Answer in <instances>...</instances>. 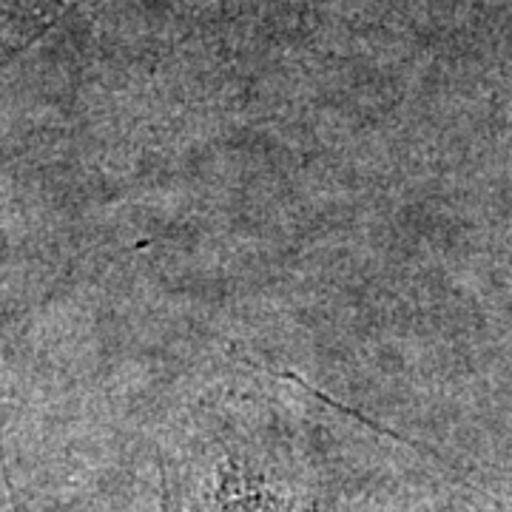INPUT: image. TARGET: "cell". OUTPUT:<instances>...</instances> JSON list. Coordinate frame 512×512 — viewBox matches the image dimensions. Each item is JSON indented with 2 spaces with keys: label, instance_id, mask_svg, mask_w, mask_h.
Listing matches in <instances>:
<instances>
[{
  "label": "cell",
  "instance_id": "obj_1",
  "mask_svg": "<svg viewBox=\"0 0 512 512\" xmlns=\"http://www.w3.org/2000/svg\"><path fill=\"white\" fill-rule=\"evenodd\" d=\"M171 512H348L342 478L271 407L220 399L191 413L160 456Z\"/></svg>",
  "mask_w": 512,
  "mask_h": 512
},
{
  "label": "cell",
  "instance_id": "obj_2",
  "mask_svg": "<svg viewBox=\"0 0 512 512\" xmlns=\"http://www.w3.org/2000/svg\"><path fill=\"white\" fill-rule=\"evenodd\" d=\"M100 0H6L3 20L9 35L18 37V43H35L49 35L57 23L72 18L83 9H92Z\"/></svg>",
  "mask_w": 512,
  "mask_h": 512
},
{
  "label": "cell",
  "instance_id": "obj_3",
  "mask_svg": "<svg viewBox=\"0 0 512 512\" xmlns=\"http://www.w3.org/2000/svg\"><path fill=\"white\" fill-rule=\"evenodd\" d=\"M0 512H35L15 470L3 421H0Z\"/></svg>",
  "mask_w": 512,
  "mask_h": 512
},
{
  "label": "cell",
  "instance_id": "obj_4",
  "mask_svg": "<svg viewBox=\"0 0 512 512\" xmlns=\"http://www.w3.org/2000/svg\"><path fill=\"white\" fill-rule=\"evenodd\" d=\"M160 512H171V510H168V507H165L163 501H160Z\"/></svg>",
  "mask_w": 512,
  "mask_h": 512
}]
</instances>
